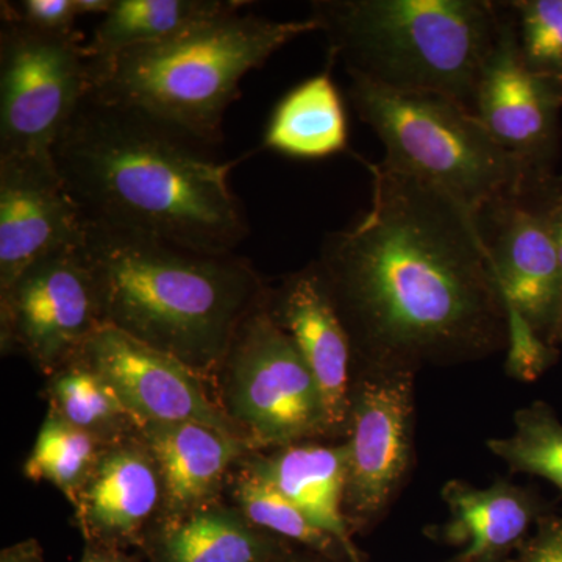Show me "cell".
Wrapping results in <instances>:
<instances>
[{"instance_id":"1","label":"cell","mask_w":562,"mask_h":562,"mask_svg":"<svg viewBox=\"0 0 562 562\" xmlns=\"http://www.w3.org/2000/svg\"><path fill=\"white\" fill-rule=\"evenodd\" d=\"M362 162L371 209L327 235L316 260L353 368L417 373L508 349V313L476 214L428 181Z\"/></svg>"},{"instance_id":"33","label":"cell","mask_w":562,"mask_h":562,"mask_svg":"<svg viewBox=\"0 0 562 562\" xmlns=\"http://www.w3.org/2000/svg\"><path fill=\"white\" fill-rule=\"evenodd\" d=\"M76 2L77 14L87 16V14H101L105 16L113 7L114 0H74Z\"/></svg>"},{"instance_id":"21","label":"cell","mask_w":562,"mask_h":562,"mask_svg":"<svg viewBox=\"0 0 562 562\" xmlns=\"http://www.w3.org/2000/svg\"><path fill=\"white\" fill-rule=\"evenodd\" d=\"M327 68L281 98L266 125L262 147L295 160H322L349 150V120Z\"/></svg>"},{"instance_id":"10","label":"cell","mask_w":562,"mask_h":562,"mask_svg":"<svg viewBox=\"0 0 562 562\" xmlns=\"http://www.w3.org/2000/svg\"><path fill=\"white\" fill-rule=\"evenodd\" d=\"M105 325L85 243L52 251L0 291L2 353H21L44 376L76 360Z\"/></svg>"},{"instance_id":"7","label":"cell","mask_w":562,"mask_h":562,"mask_svg":"<svg viewBox=\"0 0 562 562\" xmlns=\"http://www.w3.org/2000/svg\"><path fill=\"white\" fill-rule=\"evenodd\" d=\"M266 301L236 331L214 376V397L251 452L333 441L319 384Z\"/></svg>"},{"instance_id":"8","label":"cell","mask_w":562,"mask_h":562,"mask_svg":"<svg viewBox=\"0 0 562 562\" xmlns=\"http://www.w3.org/2000/svg\"><path fill=\"white\" fill-rule=\"evenodd\" d=\"M542 184V183H541ZM476 214L508 313L506 372L532 382L558 360L562 273L539 188Z\"/></svg>"},{"instance_id":"15","label":"cell","mask_w":562,"mask_h":562,"mask_svg":"<svg viewBox=\"0 0 562 562\" xmlns=\"http://www.w3.org/2000/svg\"><path fill=\"white\" fill-rule=\"evenodd\" d=\"M266 308L319 384L333 441L346 438L353 350L316 261L269 288Z\"/></svg>"},{"instance_id":"23","label":"cell","mask_w":562,"mask_h":562,"mask_svg":"<svg viewBox=\"0 0 562 562\" xmlns=\"http://www.w3.org/2000/svg\"><path fill=\"white\" fill-rule=\"evenodd\" d=\"M44 395L49 412L99 441L120 442L140 430L113 387L80 355L47 376Z\"/></svg>"},{"instance_id":"2","label":"cell","mask_w":562,"mask_h":562,"mask_svg":"<svg viewBox=\"0 0 562 562\" xmlns=\"http://www.w3.org/2000/svg\"><path fill=\"white\" fill-rule=\"evenodd\" d=\"M214 146L128 106L88 94L52 158L88 227L211 254H235L249 236L233 169Z\"/></svg>"},{"instance_id":"32","label":"cell","mask_w":562,"mask_h":562,"mask_svg":"<svg viewBox=\"0 0 562 562\" xmlns=\"http://www.w3.org/2000/svg\"><path fill=\"white\" fill-rule=\"evenodd\" d=\"M80 562H136L127 550L116 547L99 546V543L85 542Z\"/></svg>"},{"instance_id":"14","label":"cell","mask_w":562,"mask_h":562,"mask_svg":"<svg viewBox=\"0 0 562 562\" xmlns=\"http://www.w3.org/2000/svg\"><path fill=\"white\" fill-rule=\"evenodd\" d=\"M87 232L54 158L0 157V291L52 251L81 246Z\"/></svg>"},{"instance_id":"17","label":"cell","mask_w":562,"mask_h":562,"mask_svg":"<svg viewBox=\"0 0 562 562\" xmlns=\"http://www.w3.org/2000/svg\"><path fill=\"white\" fill-rule=\"evenodd\" d=\"M441 494L449 505L450 520L432 528L431 538L464 547L454 557L461 562H512L530 538L532 527L550 514L538 492L508 480H495L483 490L450 480Z\"/></svg>"},{"instance_id":"13","label":"cell","mask_w":562,"mask_h":562,"mask_svg":"<svg viewBox=\"0 0 562 562\" xmlns=\"http://www.w3.org/2000/svg\"><path fill=\"white\" fill-rule=\"evenodd\" d=\"M562 81L532 72L525 65L513 16L484 66L473 113L492 138L547 179L560 138Z\"/></svg>"},{"instance_id":"28","label":"cell","mask_w":562,"mask_h":562,"mask_svg":"<svg viewBox=\"0 0 562 562\" xmlns=\"http://www.w3.org/2000/svg\"><path fill=\"white\" fill-rule=\"evenodd\" d=\"M2 21H14L44 32L74 31L77 14L74 0H21L2 2Z\"/></svg>"},{"instance_id":"3","label":"cell","mask_w":562,"mask_h":562,"mask_svg":"<svg viewBox=\"0 0 562 562\" xmlns=\"http://www.w3.org/2000/svg\"><path fill=\"white\" fill-rule=\"evenodd\" d=\"M85 251L105 325L210 380L268 281L246 258L88 227Z\"/></svg>"},{"instance_id":"27","label":"cell","mask_w":562,"mask_h":562,"mask_svg":"<svg viewBox=\"0 0 562 562\" xmlns=\"http://www.w3.org/2000/svg\"><path fill=\"white\" fill-rule=\"evenodd\" d=\"M506 7L513 11L525 65L562 81V0H520Z\"/></svg>"},{"instance_id":"35","label":"cell","mask_w":562,"mask_h":562,"mask_svg":"<svg viewBox=\"0 0 562 562\" xmlns=\"http://www.w3.org/2000/svg\"><path fill=\"white\" fill-rule=\"evenodd\" d=\"M449 562H461V561H458L457 558H453V560L449 561Z\"/></svg>"},{"instance_id":"22","label":"cell","mask_w":562,"mask_h":562,"mask_svg":"<svg viewBox=\"0 0 562 562\" xmlns=\"http://www.w3.org/2000/svg\"><path fill=\"white\" fill-rule=\"evenodd\" d=\"M246 2L238 0H114L87 43L92 58L172 38Z\"/></svg>"},{"instance_id":"5","label":"cell","mask_w":562,"mask_h":562,"mask_svg":"<svg viewBox=\"0 0 562 562\" xmlns=\"http://www.w3.org/2000/svg\"><path fill=\"white\" fill-rule=\"evenodd\" d=\"M310 18L350 79L446 95L471 111L505 20L487 0H316Z\"/></svg>"},{"instance_id":"12","label":"cell","mask_w":562,"mask_h":562,"mask_svg":"<svg viewBox=\"0 0 562 562\" xmlns=\"http://www.w3.org/2000/svg\"><path fill=\"white\" fill-rule=\"evenodd\" d=\"M80 357L109 382L139 427L151 422H199L241 439L214 397L210 380L171 355L103 325Z\"/></svg>"},{"instance_id":"24","label":"cell","mask_w":562,"mask_h":562,"mask_svg":"<svg viewBox=\"0 0 562 562\" xmlns=\"http://www.w3.org/2000/svg\"><path fill=\"white\" fill-rule=\"evenodd\" d=\"M246 458L239 462L236 469L238 472L232 475L228 484L233 506L254 527L333 562H353L338 539L317 527L302 509L288 501L268 480L262 479Z\"/></svg>"},{"instance_id":"18","label":"cell","mask_w":562,"mask_h":562,"mask_svg":"<svg viewBox=\"0 0 562 562\" xmlns=\"http://www.w3.org/2000/svg\"><path fill=\"white\" fill-rule=\"evenodd\" d=\"M139 435L160 472L161 516L220 502L233 469L251 453L241 439L199 422H151Z\"/></svg>"},{"instance_id":"19","label":"cell","mask_w":562,"mask_h":562,"mask_svg":"<svg viewBox=\"0 0 562 562\" xmlns=\"http://www.w3.org/2000/svg\"><path fill=\"white\" fill-rule=\"evenodd\" d=\"M292 549L221 501L161 516L139 547L149 562H276Z\"/></svg>"},{"instance_id":"11","label":"cell","mask_w":562,"mask_h":562,"mask_svg":"<svg viewBox=\"0 0 562 562\" xmlns=\"http://www.w3.org/2000/svg\"><path fill=\"white\" fill-rule=\"evenodd\" d=\"M414 379L413 372L351 369L344 514L353 536L383 520L412 472Z\"/></svg>"},{"instance_id":"29","label":"cell","mask_w":562,"mask_h":562,"mask_svg":"<svg viewBox=\"0 0 562 562\" xmlns=\"http://www.w3.org/2000/svg\"><path fill=\"white\" fill-rule=\"evenodd\" d=\"M512 562H562V517H542Z\"/></svg>"},{"instance_id":"16","label":"cell","mask_w":562,"mask_h":562,"mask_svg":"<svg viewBox=\"0 0 562 562\" xmlns=\"http://www.w3.org/2000/svg\"><path fill=\"white\" fill-rule=\"evenodd\" d=\"M165 505L157 462L140 435L110 443L72 503L85 542L139 549Z\"/></svg>"},{"instance_id":"30","label":"cell","mask_w":562,"mask_h":562,"mask_svg":"<svg viewBox=\"0 0 562 562\" xmlns=\"http://www.w3.org/2000/svg\"><path fill=\"white\" fill-rule=\"evenodd\" d=\"M543 210H546L547 220H549L550 231H552L554 247H557L558 260H560L562 273V179L546 180L539 188ZM558 346L562 344V317L560 331H558Z\"/></svg>"},{"instance_id":"20","label":"cell","mask_w":562,"mask_h":562,"mask_svg":"<svg viewBox=\"0 0 562 562\" xmlns=\"http://www.w3.org/2000/svg\"><path fill=\"white\" fill-rule=\"evenodd\" d=\"M246 460L317 527L338 539L353 562H366L344 514L346 442L295 443L269 453L251 452Z\"/></svg>"},{"instance_id":"9","label":"cell","mask_w":562,"mask_h":562,"mask_svg":"<svg viewBox=\"0 0 562 562\" xmlns=\"http://www.w3.org/2000/svg\"><path fill=\"white\" fill-rule=\"evenodd\" d=\"M92 88L83 35L2 21L0 157L52 160L55 144Z\"/></svg>"},{"instance_id":"25","label":"cell","mask_w":562,"mask_h":562,"mask_svg":"<svg viewBox=\"0 0 562 562\" xmlns=\"http://www.w3.org/2000/svg\"><path fill=\"white\" fill-rule=\"evenodd\" d=\"M109 446L47 409L22 472L57 487L72 505Z\"/></svg>"},{"instance_id":"34","label":"cell","mask_w":562,"mask_h":562,"mask_svg":"<svg viewBox=\"0 0 562 562\" xmlns=\"http://www.w3.org/2000/svg\"><path fill=\"white\" fill-rule=\"evenodd\" d=\"M276 562H333L327 560V558L321 557V554L310 552V550H297L292 549L290 553L281 557L279 561Z\"/></svg>"},{"instance_id":"4","label":"cell","mask_w":562,"mask_h":562,"mask_svg":"<svg viewBox=\"0 0 562 562\" xmlns=\"http://www.w3.org/2000/svg\"><path fill=\"white\" fill-rule=\"evenodd\" d=\"M243 5L188 31L92 58L91 94L149 114L216 147L225 111L241 95L250 70L290 41L319 31L312 18L276 21L241 13Z\"/></svg>"},{"instance_id":"26","label":"cell","mask_w":562,"mask_h":562,"mask_svg":"<svg viewBox=\"0 0 562 562\" xmlns=\"http://www.w3.org/2000/svg\"><path fill=\"white\" fill-rule=\"evenodd\" d=\"M516 430L505 439H491L487 449L513 472L541 476L562 494V424L547 403L535 402L514 416Z\"/></svg>"},{"instance_id":"31","label":"cell","mask_w":562,"mask_h":562,"mask_svg":"<svg viewBox=\"0 0 562 562\" xmlns=\"http://www.w3.org/2000/svg\"><path fill=\"white\" fill-rule=\"evenodd\" d=\"M0 562H46V558L40 542L31 538L5 547L0 553Z\"/></svg>"},{"instance_id":"6","label":"cell","mask_w":562,"mask_h":562,"mask_svg":"<svg viewBox=\"0 0 562 562\" xmlns=\"http://www.w3.org/2000/svg\"><path fill=\"white\" fill-rule=\"evenodd\" d=\"M350 80L351 106L382 140L384 165L441 188L475 214L550 179L503 149L475 113L453 99Z\"/></svg>"}]
</instances>
